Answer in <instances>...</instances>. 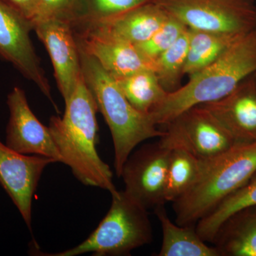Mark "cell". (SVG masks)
Returning a JSON list of instances; mask_svg holds the SVG:
<instances>
[{
  "label": "cell",
  "instance_id": "10",
  "mask_svg": "<svg viewBox=\"0 0 256 256\" xmlns=\"http://www.w3.org/2000/svg\"><path fill=\"white\" fill-rule=\"evenodd\" d=\"M10 111L6 129V144L20 154L52 158L63 163L48 127L44 126L32 112L24 90L14 87L8 94Z\"/></svg>",
  "mask_w": 256,
  "mask_h": 256
},
{
  "label": "cell",
  "instance_id": "20",
  "mask_svg": "<svg viewBox=\"0 0 256 256\" xmlns=\"http://www.w3.org/2000/svg\"><path fill=\"white\" fill-rule=\"evenodd\" d=\"M114 79L131 105L142 114H150L168 94L152 69H144Z\"/></svg>",
  "mask_w": 256,
  "mask_h": 256
},
{
  "label": "cell",
  "instance_id": "7",
  "mask_svg": "<svg viewBox=\"0 0 256 256\" xmlns=\"http://www.w3.org/2000/svg\"><path fill=\"white\" fill-rule=\"evenodd\" d=\"M160 142L170 150H183L207 161L238 144L210 111L194 106L169 124Z\"/></svg>",
  "mask_w": 256,
  "mask_h": 256
},
{
  "label": "cell",
  "instance_id": "14",
  "mask_svg": "<svg viewBox=\"0 0 256 256\" xmlns=\"http://www.w3.org/2000/svg\"><path fill=\"white\" fill-rule=\"evenodd\" d=\"M200 106L210 111L237 143L256 141L255 74L223 98Z\"/></svg>",
  "mask_w": 256,
  "mask_h": 256
},
{
  "label": "cell",
  "instance_id": "6",
  "mask_svg": "<svg viewBox=\"0 0 256 256\" xmlns=\"http://www.w3.org/2000/svg\"><path fill=\"white\" fill-rule=\"evenodd\" d=\"M188 28L244 35L256 28L254 0H153Z\"/></svg>",
  "mask_w": 256,
  "mask_h": 256
},
{
  "label": "cell",
  "instance_id": "3",
  "mask_svg": "<svg viewBox=\"0 0 256 256\" xmlns=\"http://www.w3.org/2000/svg\"><path fill=\"white\" fill-rule=\"evenodd\" d=\"M79 53L82 78L110 129L114 171L120 178L122 166L136 146L146 140L162 137L164 130L158 129L150 114H142L131 105L116 79L94 57L80 47Z\"/></svg>",
  "mask_w": 256,
  "mask_h": 256
},
{
  "label": "cell",
  "instance_id": "24",
  "mask_svg": "<svg viewBox=\"0 0 256 256\" xmlns=\"http://www.w3.org/2000/svg\"><path fill=\"white\" fill-rule=\"evenodd\" d=\"M188 28L169 15L168 20L152 36L136 46L146 58L154 63L158 57L172 46Z\"/></svg>",
  "mask_w": 256,
  "mask_h": 256
},
{
  "label": "cell",
  "instance_id": "17",
  "mask_svg": "<svg viewBox=\"0 0 256 256\" xmlns=\"http://www.w3.org/2000/svg\"><path fill=\"white\" fill-rule=\"evenodd\" d=\"M161 224L162 244L159 256H220L214 246L207 245L194 225L182 226L170 220L164 205L154 208Z\"/></svg>",
  "mask_w": 256,
  "mask_h": 256
},
{
  "label": "cell",
  "instance_id": "5",
  "mask_svg": "<svg viewBox=\"0 0 256 256\" xmlns=\"http://www.w3.org/2000/svg\"><path fill=\"white\" fill-rule=\"evenodd\" d=\"M112 203L97 228L76 246L44 256H77L92 254L95 256H126L150 244L152 228L146 208L124 190L111 194Z\"/></svg>",
  "mask_w": 256,
  "mask_h": 256
},
{
  "label": "cell",
  "instance_id": "13",
  "mask_svg": "<svg viewBox=\"0 0 256 256\" xmlns=\"http://www.w3.org/2000/svg\"><path fill=\"white\" fill-rule=\"evenodd\" d=\"M168 18L169 14L152 1L110 20L73 28L78 34L92 35L137 45L152 36Z\"/></svg>",
  "mask_w": 256,
  "mask_h": 256
},
{
  "label": "cell",
  "instance_id": "15",
  "mask_svg": "<svg viewBox=\"0 0 256 256\" xmlns=\"http://www.w3.org/2000/svg\"><path fill=\"white\" fill-rule=\"evenodd\" d=\"M75 35L78 46L114 78L144 69L154 70V62L146 58L132 44L92 35Z\"/></svg>",
  "mask_w": 256,
  "mask_h": 256
},
{
  "label": "cell",
  "instance_id": "9",
  "mask_svg": "<svg viewBox=\"0 0 256 256\" xmlns=\"http://www.w3.org/2000/svg\"><path fill=\"white\" fill-rule=\"evenodd\" d=\"M33 22L0 0V60L9 62L31 80L56 108L50 82L36 55L30 33Z\"/></svg>",
  "mask_w": 256,
  "mask_h": 256
},
{
  "label": "cell",
  "instance_id": "21",
  "mask_svg": "<svg viewBox=\"0 0 256 256\" xmlns=\"http://www.w3.org/2000/svg\"><path fill=\"white\" fill-rule=\"evenodd\" d=\"M205 162L183 150H171L165 188L166 202L173 203L194 186Z\"/></svg>",
  "mask_w": 256,
  "mask_h": 256
},
{
  "label": "cell",
  "instance_id": "23",
  "mask_svg": "<svg viewBox=\"0 0 256 256\" xmlns=\"http://www.w3.org/2000/svg\"><path fill=\"white\" fill-rule=\"evenodd\" d=\"M188 45V28L168 50L154 62V72L162 86L166 92H172L182 86L184 76Z\"/></svg>",
  "mask_w": 256,
  "mask_h": 256
},
{
  "label": "cell",
  "instance_id": "2",
  "mask_svg": "<svg viewBox=\"0 0 256 256\" xmlns=\"http://www.w3.org/2000/svg\"><path fill=\"white\" fill-rule=\"evenodd\" d=\"M256 72V28L239 38L213 64L169 92L152 110L156 126H165L194 106L220 100Z\"/></svg>",
  "mask_w": 256,
  "mask_h": 256
},
{
  "label": "cell",
  "instance_id": "22",
  "mask_svg": "<svg viewBox=\"0 0 256 256\" xmlns=\"http://www.w3.org/2000/svg\"><path fill=\"white\" fill-rule=\"evenodd\" d=\"M153 0H78L69 22L73 28L99 22L128 12Z\"/></svg>",
  "mask_w": 256,
  "mask_h": 256
},
{
  "label": "cell",
  "instance_id": "8",
  "mask_svg": "<svg viewBox=\"0 0 256 256\" xmlns=\"http://www.w3.org/2000/svg\"><path fill=\"white\" fill-rule=\"evenodd\" d=\"M171 150L160 141L134 149L122 166L124 191L146 208L164 205Z\"/></svg>",
  "mask_w": 256,
  "mask_h": 256
},
{
  "label": "cell",
  "instance_id": "16",
  "mask_svg": "<svg viewBox=\"0 0 256 256\" xmlns=\"http://www.w3.org/2000/svg\"><path fill=\"white\" fill-rule=\"evenodd\" d=\"M212 242L220 256H256V206L229 217Z\"/></svg>",
  "mask_w": 256,
  "mask_h": 256
},
{
  "label": "cell",
  "instance_id": "27",
  "mask_svg": "<svg viewBox=\"0 0 256 256\" xmlns=\"http://www.w3.org/2000/svg\"><path fill=\"white\" fill-rule=\"evenodd\" d=\"M255 76H256V73H255Z\"/></svg>",
  "mask_w": 256,
  "mask_h": 256
},
{
  "label": "cell",
  "instance_id": "26",
  "mask_svg": "<svg viewBox=\"0 0 256 256\" xmlns=\"http://www.w3.org/2000/svg\"><path fill=\"white\" fill-rule=\"evenodd\" d=\"M2 1L25 18L33 22L38 12L40 0H2Z\"/></svg>",
  "mask_w": 256,
  "mask_h": 256
},
{
  "label": "cell",
  "instance_id": "11",
  "mask_svg": "<svg viewBox=\"0 0 256 256\" xmlns=\"http://www.w3.org/2000/svg\"><path fill=\"white\" fill-rule=\"evenodd\" d=\"M34 31L44 44L53 64L58 90L67 102L82 76L79 47L72 24L50 18L34 22Z\"/></svg>",
  "mask_w": 256,
  "mask_h": 256
},
{
  "label": "cell",
  "instance_id": "25",
  "mask_svg": "<svg viewBox=\"0 0 256 256\" xmlns=\"http://www.w3.org/2000/svg\"><path fill=\"white\" fill-rule=\"evenodd\" d=\"M78 0H40L36 18L32 22L60 18L70 21Z\"/></svg>",
  "mask_w": 256,
  "mask_h": 256
},
{
  "label": "cell",
  "instance_id": "12",
  "mask_svg": "<svg viewBox=\"0 0 256 256\" xmlns=\"http://www.w3.org/2000/svg\"><path fill=\"white\" fill-rule=\"evenodd\" d=\"M52 158L20 154L0 141V185L32 230V202L44 171Z\"/></svg>",
  "mask_w": 256,
  "mask_h": 256
},
{
  "label": "cell",
  "instance_id": "19",
  "mask_svg": "<svg viewBox=\"0 0 256 256\" xmlns=\"http://www.w3.org/2000/svg\"><path fill=\"white\" fill-rule=\"evenodd\" d=\"M254 206H256V173L244 186L197 222V233L204 242H212L218 228L229 217Z\"/></svg>",
  "mask_w": 256,
  "mask_h": 256
},
{
  "label": "cell",
  "instance_id": "1",
  "mask_svg": "<svg viewBox=\"0 0 256 256\" xmlns=\"http://www.w3.org/2000/svg\"><path fill=\"white\" fill-rule=\"evenodd\" d=\"M63 117L52 116L48 129L63 158V164L85 186L114 194L117 191L112 172L98 153V107L92 92L80 77Z\"/></svg>",
  "mask_w": 256,
  "mask_h": 256
},
{
  "label": "cell",
  "instance_id": "4",
  "mask_svg": "<svg viewBox=\"0 0 256 256\" xmlns=\"http://www.w3.org/2000/svg\"><path fill=\"white\" fill-rule=\"evenodd\" d=\"M256 173V141L238 143L205 162L196 182L173 202L176 224L195 225Z\"/></svg>",
  "mask_w": 256,
  "mask_h": 256
},
{
  "label": "cell",
  "instance_id": "18",
  "mask_svg": "<svg viewBox=\"0 0 256 256\" xmlns=\"http://www.w3.org/2000/svg\"><path fill=\"white\" fill-rule=\"evenodd\" d=\"M188 31V50L184 72L188 78L213 64L244 36L192 28Z\"/></svg>",
  "mask_w": 256,
  "mask_h": 256
}]
</instances>
